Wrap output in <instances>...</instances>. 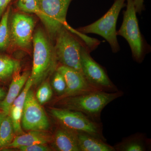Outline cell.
Masks as SVG:
<instances>
[{
  "mask_svg": "<svg viewBox=\"0 0 151 151\" xmlns=\"http://www.w3.org/2000/svg\"><path fill=\"white\" fill-rule=\"evenodd\" d=\"M123 95L124 92L119 90L112 92L100 90L92 91L61 99L60 104L63 107L59 108L78 111L93 121L100 122L103 109Z\"/></svg>",
  "mask_w": 151,
  "mask_h": 151,
  "instance_id": "6da1fadb",
  "label": "cell"
},
{
  "mask_svg": "<svg viewBox=\"0 0 151 151\" xmlns=\"http://www.w3.org/2000/svg\"><path fill=\"white\" fill-rule=\"evenodd\" d=\"M32 45L33 58L30 77L33 85L39 84L54 72L58 61L54 47L42 29H38L34 34Z\"/></svg>",
  "mask_w": 151,
  "mask_h": 151,
  "instance_id": "7a4b0ae2",
  "label": "cell"
},
{
  "mask_svg": "<svg viewBox=\"0 0 151 151\" xmlns=\"http://www.w3.org/2000/svg\"><path fill=\"white\" fill-rule=\"evenodd\" d=\"M127 9L124 12L122 26L117 31V35L123 37L127 40L132 50V57L139 63L142 62L149 51L147 44L140 30L134 0H126Z\"/></svg>",
  "mask_w": 151,
  "mask_h": 151,
  "instance_id": "3957f363",
  "label": "cell"
},
{
  "mask_svg": "<svg viewBox=\"0 0 151 151\" xmlns=\"http://www.w3.org/2000/svg\"><path fill=\"white\" fill-rule=\"evenodd\" d=\"M126 0H115L111 8L102 17L93 23L76 29L81 33H93L105 39L111 46L113 52L120 50L117 38L116 24L120 12L126 6Z\"/></svg>",
  "mask_w": 151,
  "mask_h": 151,
  "instance_id": "277c9868",
  "label": "cell"
},
{
  "mask_svg": "<svg viewBox=\"0 0 151 151\" xmlns=\"http://www.w3.org/2000/svg\"><path fill=\"white\" fill-rule=\"evenodd\" d=\"M55 53L58 62L83 74L81 64V50L84 42L75 37L65 26L55 37Z\"/></svg>",
  "mask_w": 151,
  "mask_h": 151,
  "instance_id": "5b68a950",
  "label": "cell"
},
{
  "mask_svg": "<svg viewBox=\"0 0 151 151\" xmlns=\"http://www.w3.org/2000/svg\"><path fill=\"white\" fill-rule=\"evenodd\" d=\"M52 116L58 123L77 132L85 133L106 141L103 134V125L78 111L62 108H52Z\"/></svg>",
  "mask_w": 151,
  "mask_h": 151,
  "instance_id": "8992f818",
  "label": "cell"
},
{
  "mask_svg": "<svg viewBox=\"0 0 151 151\" xmlns=\"http://www.w3.org/2000/svg\"><path fill=\"white\" fill-rule=\"evenodd\" d=\"M91 50L85 44L81 50V70L84 77L89 84L96 88L107 92L119 91L108 77L105 68L92 58Z\"/></svg>",
  "mask_w": 151,
  "mask_h": 151,
  "instance_id": "52a82bcc",
  "label": "cell"
},
{
  "mask_svg": "<svg viewBox=\"0 0 151 151\" xmlns=\"http://www.w3.org/2000/svg\"><path fill=\"white\" fill-rule=\"evenodd\" d=\"M73 0H39L43 16L42 22L52 37H55L67 24L68 10Z\"/></svg>",
  "mask_w": 151,
  "mask_h": 151,
  "instance_id": "ba28073f",
  "label": "cell"
},
{
  "mask_svg": "<svg viewBox=\"0 0 151 151\" xmlns=\"http://www.w3.org/2000/svg\"><path fill=\"white\" fill-rule=\"evenodd\" d=\"M26 13H15L10 17L11 44L18 48L28 49L32 44L36 21Z\"/></svg>",
  "mask_w": 151,
  "mask_h": 151,
  "instance_id": "9c48e42d",
  "label": "cell"
},
{
  "mask_svg": "<svg viewBox=\"0 0 151 151\" xmlns=\"http://www.w3.org/2000/svg\"><path fill=\"white\" fill-rule=\"evenodd\" d=\"M21 126L26 131H47L50 123L45 112L38 102L32 90H29L25 100Z\"/></svg>",
  "mask_w": 151,
  "mask_h": 151,
  "instance_id": "30bf717a",
  "label": "cell"
},
{
  "mask_svg": "<svg viewBox=\"0 0 151 151\" xmlns=\"http://www.w3.org/2000/svg\"><path fill=\"white\" fill-rule=\"evenodd\" d=\"M56 70L63 76L66 84V90L60 99L100 90L89 84L83 74L77 70L61 65L58 66Z\"/></svg>",
  "mask_w": 151,
  "mask_h": 151,
  "instance_id": "8fae6325",
  "label": "cell"
},
{
  "mask_svg": "<svg viewBox=\"0 0 151 151\" xmlns=\"http://www.w3.org/2000/svg\"><path fill=\"white\" fill-rule=\"evenodd\" d=\"M58 127L51 141L53 149L58 151H80L77 140V132L59 123H58Z\"/></svg>",
  "mask_w": 151,
  "mask_h": 151,
  "instance_id": "7c38bea8",
  "label": "cell"
},
{
  "mask_svg": "<svg viewBox=\"0 0 151 151\" xmlns=\"http://www.w3.org/2000/svg\"><path fill=\"white\" fill-rule=\"evenodd\" d=\"M19 71L20 70L17 71L13 75L8 92L0 103V108L5 115L9 114L11 105L20 93L30 75L29 71L22 73H20Z\"/></svg>",
  "mask_w": 151,
  "mask_h": 151,
  "instance_id": "4fadbf2b",
  "label": "cell"
},
{
  "mask_svg": "<svg viewBox=\"0 0 151 151\" xmlns=\"http://www.w3.org/2000/svg\"><path fill=\"white\" fill-rule=\"evenodd\" d=\"M32 85V80L29 76L23 89L14 100L10 108L9 114L12 122L14 132L17 136L24 133L21 126L22 114L27 94Z\"/></svg>",
  "mask_w": 151,
  "mask_h": 151,
  "instance_id": "5bb4252c",
  "label": "cell"
},
{
  "mask_svg": "<svg viewBox=\"0 0 151 151\" xmlns=\"http://www.w3.org/2000/svg\"><path fill=\"white\" fill-rule=\"evenodd\" d=\"M52 137V136L45 133V131H29L27 133H23L15 137L13 141L6 148L18 149L20 147L35 144H47L51 142Z\"/></svg>",
  "mask_w": 151,
  "mask_h": 151,
  "instance_id": "9a60e30c",
  "label": "cell"
},
{
  "mask_svg": "<svg viewBox=\"0 0 151 151\" xmlns=\"http://www.w3.org/2000/svg\"><path fill=\"white\" fill-rule=\"evenodd\" d=\"M113 147L116 151H149L151 142L144 134L137 133L124 138Z\"/></svg>",
  "mask_w": 151,
  "mask_h": 151,
  "instance_id": "2e32d148",
  "label": "cell"
},
{
  "mask_svg": "<svg viewBox=\"0 0 151 151\" xmlns=\"http://www.w3.org/2000/svg\"><path fill=\"white\" fill-rule=\"evenodd\" d=\"M77 135L80 151H116L113 146L100 138L80 132H77Z\"/></svg>",
  "mask_w": 151,
  "mask_h": 151,
  "instance_id": "e0dca14e",
  "label": "cell"
},
{
  "mask_svg": "<svg viewBox=\"0 0 151 151\" xmlns=\"http://www.w3.org/2000/svg\"><path fill=\"white\" fill-rule=\"evenodd\" d=\"M11 7L9 6L0 19V53L7 50L11 45L10 17Z\"/></svg>",
  "mask_w": 151,
  "mask_h": 151,
  "instance_id": "ac0fdd59",
  "label": "cell"
},
{
  "mask_svg": "<svg viewBox=\"0 0 151 151\" xmlns=\"http://www.w3.org/2000/svg\"><path fill=\"white\" fill-rule=\"evenodd\" d=\"M20 68L19 61L0 53V81H5L12 77Z\"/></svg>",
  "mask_w": 151,
  "mask_h": 151,
  "instance_id": "d6986e66",
  "label": "cell"
},
{
  "mask_svg": "<svg viewBox=\"0 0 151 151\" xmlns=\"http://www.w3.org/2000/svg\"><path fill=\"white\" fill-rule=\"evenodd\" d=\"M15 134L10 116L4 115L0 123V150L6 148L12 142Z\"/></svg>",
  "mask_w": 151,
  "mask_h": 151,
  "instance_id": "ffe728a7",
  "label": "cell"
},
{
  "mask_svg": "<svg viewBox=\"0 0 151 151\" xmlns=\"http://www.w3.org/2000/svg\"><path fill=\"white\" fill-rule=\"evenodd\" d=\"M16 6L19 10L23 12L35 14L42 21L43 16L39 0H18Z\"/></svg>",
  "mask_w": 151,
  "mask_h": 151,
  "instance_id": "44dd1931",
  "label": "cell"
},
{
  "mask_svg": "<svg viewBox=\"0 0 151 151\" xmlns=\"http://www.w3.org/2000/svg\"><path fill=\"white\" fill-rule=\"evenodd\" d=\"M52 95V91L50 84L47 81H45L38 89L35 97L38 103L41 105L49 101Z\"/></svg>",
  "mask_w": 151,
  "mask_h": 151,
  "instance_id": "7402d4cb",
  "label": "cell"
},
{
  "mask_svg": "<svg viewBox=\"0 0 151 151\" xmlns=\"http://www.w3.org/2000/svg\"><path fill=\"white\" fill-rule=\"evenodd\" d=\"M52 85L55 91L60 95L62 96L66 90V84L63 76L58 70L55 71L54 76L52 81Z\"/></svg>",
  "mask_w": 151,
  "mask_h": 151,
  "instance_id": "603a6c76",
  "label": "cell"
},
{
  "mask_svg": "<svg viewBox=\"0 0 151 151\" xmlns=\"http://www.w3.org/2000/svg\"><path fill=\"white\" fill-rule=\"evenodd\" d=\"M21 151H49L51 149L46 144H35L25 147H22L18 148Z\"/></svg>",
  "mask_w": 151,
  "mask_h": 151,
  "instance_id": "cb8c5ba5",
  "label": "cell"
},
{
  "mask_svg": "<svg viewBox=\"0 0 151 151\" xmlns=\"http://www.w3.org/2000/svg\"><path fill=\"white\" fill-rule=\"evenodd\" d=\"M13 1L14 0H0V19Z\"/></svg>",
  "mask_w": 151,
  "mask_h": 151,
  "instance_id": "d4e9b609",
  "label": "cell"
},
{
  "mask_svg": "<svg viewBox=\"0 0 151 151\" xmlns=\"http://www.w3.org/2000/svg\"><path fill=\"white\" fill-rule=\"evenodd\" d=\"M144 0H134V6L136 13L141 14L144 10Z\"/></svg>",
  "mask_w": 151,
  "mask_h": 151,
  "instance_id": "484cf974",
  "label": "cell"
},
{
  "mask_svg": "<svg viewBox=\"0 0 151 151\" xmlns=\"http://www.w3.org/2000/svg\"><path fill=\"white\" fill-rule=\"evenodd\" d=\"M6 95V92L0 87V101H1L5 97Z\"/></svg>",
  "mask_w": 151,
  "mask_h": 151,
  "instance_id": "4316f807",
  "label": "cell"
},
{
  "mask_svg": "<svg viewBox=\"0 0 151 151\" xmlns=\"http://www.w3.org/2000/svg\"><path fill=\"white\" fill-rule=\"evenodd\" d=\"M4 115H5V114L4 113H3V112L2 113H0V121L2 119L3 116H4Z\"/></svg>",
  "mask_w": 151,
  "mask_h": 151,
  "instance_id": "83f0119b",
  "label": "cell"
},
{
  "mask_svg": "<svg viewBox=\"0 0 151 151\" xmlns=\"http://www.w3.org/2000/svg\"><path fill=\"white\" fill-rule=\"evenodd\" d=\"M1 121H0V123H1Z\"/></svg>",
  "mask_w": 151,
  "mask_h": 151,
  "instance_id": "f1b7e54d",
  "label": "cell"
}]
</instances>
